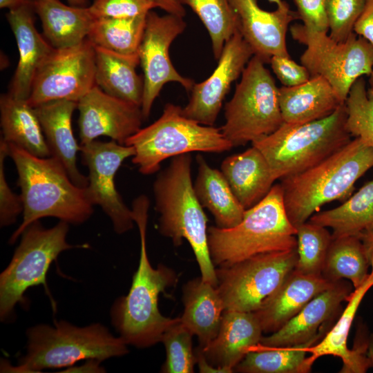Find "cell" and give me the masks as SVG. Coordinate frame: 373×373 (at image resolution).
<instances>
[{
    "label": "cell",
    "instance_id": "6da1fadb",
    "mask_svg": "<svg viewBox=\"0 0 373 373\" xmlns=\"http://www.w3.org/2000/svg\"><path fill=\"white\" fill-rule=\"evenodd\" d=\"M149 206L144 195L133 202V217L140 237L139 264L128 294L117 298L111 309V322L119 336L137 348L162 342L168 328L180 321L164 316L159 309V295L174 285L178 276L164 265L153 267L149 261L146 242Z\"/></svg>",
    "mask_w": 373,
    "mask_h": 373
},
{
    "label": "cell",
    "instance_id": "7a4b0ae2",
    "mask_svg": "<svg viewBox=\"0 0 373 373\" xmlns=\"http://www.w3.org/2000/svg\"><path fill=\"white\" fill-rule=\"evenodd\" d=\"M8 156L18 173L23 204L22 222L11 235L14 243L32 222L45 217H54L72 224L88 220L93 205L86 188L77 186L63 165L55 157H39L19 146L8 144Z\"/></svg>",
    "mask_w": 373,
    "mask_h": 373
},
{
    "label": "cell",
    "instance_id": "3957f363",
    "mask_svg": "<svg viewBox=\"0 0 373 373\" xmlns=\"http://www.w3.org/2000/svg\"><path fill=\"white\" fill-rule=\"evenodd\" d=\"M373 167V148L359 137L315 166L282 179L287 215L295 227L307 222L330 202L345 201L356 182Z\"/></svg>",
    "mask_w": 373,
    "mask_h": 373
},
{
    "label": "cell",
    "instance_id": "277c9868",
    "mask_svg": "<svg viewBox=\"0 0 373 373\" xmlns=\"http://www.w3.org/2000/svg\"><path fill=\"white\" fill-rule=\"evenodd\" d=\"M191 166V153L178 155L157 175L153 191L155 209L160 214L158 231L176 247L186 240L202 279L216 287V268L208 247V219L194 191Z\"/></svg>",
    "mask_w": 373,
    "mask_h": 373
},
{
    "label": "cell",
    "instance_id": "5b68a950",
    "mask_svg": "<svg viewBox=\"0 0 373 373\" xmlns=\"http://www.w3.org/2000/svg\"><path fill=\"white\" fill-rule=\"evenodd\" d=\"M296 228L287 215L282 186L276 184L245 211L237 225L209 227L208 247L214 266L224 267L258 254L296 249Z\"/></svg>",
    "mask_w": 373,
    "mask_h": 373
},
{
    "label": "cell",
    "instance_id": "8992f818",
    "mask_svg": "<svg viewBox=\"0 0 373 373\" xmlns=\"http://www.w3.org/2000/svg\"><path fill=\"white\" fill-rule=\"evenodd\" d=\"M26 354L18 364L1 372H39L45 369L72 367L78 361L102 362L128 352L127 344L101 323L79 327L66 321L53 325L39 324L26 331Z\"/></svg>",
    "mask_w": 373,
    "mask_h": 373
},
{
    "label": "cell",
    "instance_id": "52a82bcc",
    "mask_svg": "<svg viewBox=\"0 0 373 373\" xmlns=\"http://www.w3.org/2000/svg\"><path fill=\"white\" fill-rule=\"evenodd\" d=\"M347 110L341 104L330 115L297 124L283 123L273 133L251 143L265 157L276 180L303 172L346 145Z\"/></svg>",
    "mask_w": 373,
    "mask_h": 373
},
{
    "label": "cell",
    "instance_id": "ba28073f",
    "mask_svg": "<svg viewBox=\"0 0 373 373\" xmlns=\"http://www.w3.org/2000/svg\"><path fill=\"white\" fill-rule=\"evenodd\" d=\"M125 145L134 148L132 162L146 175L158 171L170 157L192 152L219 153L233 148L220 128L186 117L182 108L172 103L164 106L156 121L128 138Z\"/></svg>",
    "mask_w": 373,
    "mask_h": 373
},
{
    "label": "cell",
    "instance_id": "9c48e42d",
    "mask_svg": "<svg viewBox=\"0 0 373 373\" xmlns=\"http://www.w3.org/2000/svg\"><path fill=\"white\" fill-rule=\"evenodd\" d=\"M265 64L256 55L251 58L225 104V122L220 129L233 147L269 135L284 123L279 88Z\"/></svg>",
    "mask_w": 373,
    "mask_h": 373
},
{
    "label": "cell",
    "instance_id": "30bf717a",
    "mask_svg": "<svg viewBox=\"0 0 373 373\" xmlns=\"http://www.w3.org/2000/svg\"><path fill=\"white\" fill-rule=\"evenodd\" d=\"M68 224L59 220L46 229L37 220L23 231L10 263L0 274L1 321L13 318L17 304H26L24 294L30 287L43 285L52 300L46 276L59 255L74 247L66 241Z\"/></svg>",
    "mask_w": 373,
    "mask_h": 373
},
{
    "label": "cell",
    "instance_id": "8fae6325",
    "mask_svg": "<svg viewBox=\"0 0 373 373\" xmlns=\"http://www.w3.org/2000/svg\"><path fill=\"white\" fill-rule=\"evenodd\" d=\"M291 37L306 46L300 62L311 77L322 76L345 103L354 83L370 75L373 68V46L354 32L343 42L333 39L327 32L290 26Z\"/></svg>",
    "mask_w": 373,
    "mask_h": 373
},
{
    "label": "cell",
    "instance_id": "7c38bea8",
    "mask_svg": "<svg viewBox=\"0 0 373 373\" xmlns=\"http://www.w3.org/2000/svg\"><path fill=\"white\" fill-rule=\"evenodd\" d=\"M297 249L258 254L216 269L225 310L254 312L295 269Z\"/></svg>",
    "mask_w": 373,
    "mask_h": 373
},
{
    "label": "cell",
    "instance_id": "4fadbf2b",
    "mask_svg": "<svg viewBox=\"0 0 373 373\" xmlns=\"http://www.w3.org/2000/svg\"><path fill=\"white\" fill-rule=\"evenodd\" d=\"M95 50L88 39L54 48L39 68L27 102L32 107L55 100L77 102L95 86Z\"/></svg>",
    "mask_w": 373,
    "mask_h": 373
},
{
    "label": "cell",
    "instance_id": "5bb4252c",
    "mask_svg": "<svg viewBox=\"0 0 373 373\" xmlns=\"http://www.w3.org/2000/svg\"><path fill=\"white\" fill-rule=\"evenodd\" d=\"M186 27L184 17L168 13L159 15L152 10L146 15L138 50L144 78L141 110L144 119L149 117L155 99L166 84L177 82L187 91H191L195 84L176 70L169 55L172 42Z\"/></svg>",
    "mask_w": 373,
    "mask_h": 373
},
{
    "label": "cell",
    "instance_id": "9a60e30c",
    "mask_svg": "<svg viewBox=\"0 0 373 373\" xmlns=\"http://www.w3.org/2000/svg\"><path fill=\"white\" fill-rule=\"evenodd\" d=\"M84 164L88 169L86 194L91 204L99 206L110 218L114 231L124 233L133 227V212L117 191L115 177L124 160L135 155L132 146L111 140H94L81 144Z\"/></svg>",
    "mask_w": 373,
    "mask_h": 373
},
{
    "label": "cell",
    "instance_id": "2e32d148",
    "mask_svg": "<svg viewBox=\"0 0 373 373\" xmlns=\"http://www.w3.org/2000/svg\"><path fill=\"white\" fill-rule=\"evenodd\" d=\"M254 55L237 30L224 44L212 74L194 84L189 102L182 108L184 115L203 125L213 126L232 83L242 75Z\"/></svg>",
    "mask_w": 373,
    "mask_h": 373
},
{
    "label": "cell",
    "instance_id": "e0dca14e",
    "mask_svg": "<svg viewBox=\"0 0 373 373\" xmlns=\"http://www.w3.org/2000/svg\"><path fill=\"white\" fill-rule=\"evenodd\" d=\"M81 144L106 136L125 144L144 120L141 107L111 96L97 86L77 102Z\"/></svg>",
    "mask_w": 373,
    "mask_h": 373
},
{
    "label": "cell",
    "instance_id": "ac0fdd59",
    "mask_svg": "<svg viewBox=\"0 0 373 373\" xmlns=\"http://www.w3.org/2000/svg\"><path fill=\"white\" fill-rule=\"evenodd\" d=\"M229 1L237 15L238 30L254 55L265 63H269L274 55L289 56L287 32L291 22L298 19V16L286 1L271 12L262 9L256 0Z\"/></svg>",
    "mask_w": 373,
    "mask_h": 373
},
{
    "label": "cell",
    "instance_id": "d6986e66",
    "mask_svg": "<svg viewBox=\"0 0 373 373\" xmlns=\"http://www.w3.org/2000/svg\"><path fill=\"white\" fill-rule=\"evenodd\" d=\"M349 282L339 280L309 300L300 311L276 332L262 337L260 343L268 347H289L316 341L328 332L325 323L336 315L353 290Z\"/></svg>",
    "mask_w": 373,
    "mask_h": 373
},
{
    "label": "cell",
    "instance_id": "ffe728a7",
    "mask_svg": "<svg viewBox=\"0 0 373 373\" xmlns=\"http://www.w3.org/2000/svg\"><path fill=\"white\" fill-rule=\"evenodd\" d=\"M34 13L32 1V4L8 10L6 15L19 50V61L8 93L22 100L28 99L39 68L54 49L36 29Z\"/></svg>",
    "mask_w": 373,
    "mask_h": 373
},
{
    "label": "cell",
    "instance_id": "44dd1931",
    "mask_svg": "<svg viewBox=\"0 0 373 373\" xmlns=\"http://www.w3.org/2000/svg\"><path fill=\"white\" fill-rule=\"evenodd\" d=\"M262 329L254 312L224 310L215 338L201 349L213 367L233 372L249 350L260 342Z\"/></svg>",
    "mask_w": 373,
    "mask_h": 373
},
{
    "label": "cell",
    "instance_id": "7402d4cb",
    "mask_svg": "<svg viewBox=\"0 0 373 373\" xmlns=\"http://www.w3.org/2000/svg\"><path fill=\"white\" fill-rule=\"evenodd\" d=\"M334 283L322 275H307L294 269L254 312L262 332L272 334L278 331L309 300Z\"/></svg>",
    "mask_w": 373,
    "mask_h": 373
},
{
    "label": "cell",
    "instance_id": "603a6c76",
    "mask_svg": "<svg viewBox=\"0 0 373 373\" xmlns=\"http://www.w3.org/2000/svg\"><path fill=\"white\" fill-rule=\"evenodd\" d=\"M373 286V274L370 272L368 278L360 287L355 289L347 300L345 309L339 316L336 324L326 333L322 340L307 348L310 354L306 358L307 366L312 368L314 361L319 357L332 355L339 357L343 361L342 373H364L371 367L367 355V343L350 350L347 345L348 334L357 309L367 291Z\"/></svg>",
    "mask_w": 373,
    "mask_h": 373
},
{
    "label": "cell",
    "instance_id": "cb8c5ba5",
    "mask_svg": "<svg viewBox=\"0 0 373 373\" xmlns=\"http://www.w3.org/2000/svg\"><path fill=\"white\" fill-rule=\"evenodd\" d=\"M33 108L40 122L50 156L63 165L77 186L86 188L88 178L77 168V155L80 151V145L75 138L71 124L77 102L55 100Z\"/></svg>",
    "mask_w": 373,
    "mask_h": 373
},
{
    "label": "cell",
    "instance_id": "d4e9b609",
    "mask_svg": "<svg viewBox=\"0 0 373 373\" xmlns=\"http://www.w3.org/2000/svg\"><path fill=\"white\" fill-rule=\"evenodd\" d=\"M220 171L246 210L262 200L276 181L265 157L252 145L242 153L227 157Z\"/></svg>",
    "mask_w": 373,
    "mask_h": 373
},
{
    "label": "cell",
    "instance_id": "484cf974",
    "mask_svg": "<svg viewBox=\"0 0 373 373\" xmlns=\"http://www.w3.org/2000/svg\"><path fill=\"white\" fill-rule=\"evenodd\" d=\"M278 98L283 121L291 124L323 119L344 104L322 76H312L296 86H283Z\"/></svg>",
    "mask_w": 373,
    "mask_h": 373
},
{
    "label": "cell",
    "instance_id": "4316f807",
    "mask_svg": "<svg viewBox=\"0 0 373 373\" xmlns=\"http://www.w3.org/2000/svg\"><path fill=\"white\" fill-rule=\"evenodd\" d=\"M45 37L54 48H66L87 39L96 19L89 7L66 5L60 0H33Z\"/></svg>",
    "mask_w": 373,
    "mask_h": 373
},
{
    "label": "cell",
    "instance_id": "83f0119b",
    "mask_svg": "<svg viewBox=\"0 0 373 373\" xmlns=\"http://www.w3.org/2000/svg\"><path fill=\"white\" fill-rule=\"evenodd\" d=\"M184 312L180 322L198 338L200 347L209 345L216 336L222 314L223 301L216 287L202 278L188 282L183 287Z\"/></svg>",
    "mask_w": 373,
    "mask_h": 373
},
{
    "label": "cell",
    "instance_id": "f1b7e54d",
    "mask_svg": "<svg viewBox=\"0 0 373 373\" xmlns=\"http://www.w3.org/2000/svg\"><path fill=\"white\" fill-rule=\"evenodd\" d=\"M95 50V85L111 96L141 107L144 78L136 71L139 56L121 55L99 47Z\"/></svg>",
    "mask_w": 373,
    "mask_h": 373
},
{
    "label": "cell",
    "instance_id": "f546056e",
    "mask_svg": "<svg viewBox=\"0 0 373 373\" xmlns=\"http://www.w3.org/2000/svg\"><path fill=\"white\" fill-rule=\"evenodd\" d=\"M193 182L196 197L214 218L217 227L230 228L242 220L246 209L236 198L221 171L212 168L200 154Z\"/></svg>",
    "mask_w": 373,
    "mask_h": 373
},
{
    "label": "cell",
    "instance_id": "4dcf8cb0",
    "mask_svg": "<svg viewBox=\"0 0 373 373\" xmlns=\"http://www.w3.org/2000/svg\"><path fill=\"white\" fill-rule=\"evenodd\" d=\"M1 139L39 157H50L40 122L27 100L18 99L8 93L0 97Z\"/></svg>",
    "mask_w": 373,
    "mask_h": 373
},
{
    "label": "cell",
    "instance_id": "1f68e13d",
    "mask_svg": "<svg viewBox=\"0 0 373 373\" xmlns=\"http://www.w3.org/2000/svg\"><path fill=\"white\" fill-rule=\"evenodd\" d=\"M309 221L331 228L333 238L358 236L373 223V179L340 206L318 211L311 216Z\"/></svg>",
    "mask_w": 373,
    "mask_h": 373
},
{
    "label": "cell",
    "instance_id": "d6a6232c",
    "mask_svg": "<svg viewBox=\"0 0 373 373\" xmlns=\"http://www.w3.org/2000/svg\"><path fill=\"white\" fill-rule=\"evenodd\" d=\"M369 267L363 245L358 236L332 237L322 276L332 283L348 279L355 289L368 278Z\"/></svg>",
    "mask_w": 373,
    "mask_h": 373
},
{
    "label": "cell",
    "instance_id": "836d02e7",
    "mask_svg": "<svg viewBox=\"0 0 373 373\" xmlns=\"http://www.w3.org/2000/svg\"><path fill=\"white\" fill-rule=\"evenodd\" d=\"M316 341L289 347H268L258 343L252 347L235 371L245 373H307V348Z\"/></svg>",
    "mask_w": 373,
    "mask_h": 373
},
{
    "label": "cell",
    "instance_id": "e575fe53",
    "mask_svg": "<svg viewBox=\"0 0 373 373\" xmlns=\"http://www.w3.org/2000/svg\"><path fill=\"white\" fill-rule=\"evenodd\" d=\"M146 15L127 18H97L87 39L95 47L124 55H138Z\"/></svg>",
    "mask_w": 373,
    "mask_h": 373
},
{
    "label": "cell",
    "instance_id": "d590c367",
    "mask_svg": "<svg viewBox=\"0 0 373 373\" xmlns=\"http://www.w3.org/2000/svg\"><path fill=\"white\" fill-rule=\"evenodd\" d=\"M201 20L211 40L214 58L218 59L226 42L238 30V21L229 0H179Z\"/></svg>",
    "mask_w": 373,
    "mask_h": 373
},
{
    "label": "cell",
    "instance_id": "8d00e7d4",
    "mask_svg": "<svg viewBox=\"0 0 373 373\" xmlns=\"http://www.w3.org/2000/svg\"><path fill=\"white\" fill-rule=\"evenodd\" d=\"M296 228L298 259L294 269L307 275H322L332 233L327 227L309 220Z\"/></svg>",
    "mask_w": 373,
    "mask_h": 373
},
{
    "label": "cell",
    "instance_id": "74e56055",
    "mask_svg": "<svg viewBox=\"0 0 373 373\" xmlns=\"http://www.w3.org/2000/svg\"><path fill=\"white\" fill-rule=\"evenodd\" d=\"M345 104L347 131L373 148V93L367 88L363 77L354 83Z\"/></svg>",
    "mask_w": 373,
    "mask_h": 373
},
{
    "label": "cell",
    "instance_id": "f35d334b",
    "mask_svg": "<svg viewBox=\"0 0 373 373\" xmlns=\"http://www.w3.org/2000/svg\"><path fill=\"white\" fill-rule=\"evenodd\" d=\"M193 335L180 322V319L168 328L162 340L166 354L162 367V372H193L196 359L192 347Z\"/></svg>",
    "mask_w": 373,
    "mask_h": 373
},
{
    "label": "cell",
    "instance_id": "ab89813d",
    "mask_svg": "<svg viewBox=\"0 0 373 373\" xmlns=\"http://www.w3.org/2000/svg\"><path fill=\"white\" fill-rule=\"evenodd\" d=\"M367 0H326L325 10L329 36L336 41L347 40L354 32V25Z\"/></svg>",
    "mask_w": 373,
    "mask_h": 373
},
{
    "label": "cell",
    "instance_id": "60d3db41",
    "mask_svg": "<svg viewBox=\"0 0 373 373\" xmlns=\"http://www.w3.org/2000/svg\"><path fill=\"white\" fill-rule=\"evenodd\" d=\"M88 7L95 18H127L146 15L157 6L154 0H93Z\"/></svg>",
    "mask_w": 373,
    "mask_h": 373
},
{
    "label": "cell",
    "instance_id": "b9f144b4",
    "mask_svg": "<svg viewBox=\"0 0 373 373\" xmlns=\"http://www.w3.org/2000/svg\"><path fill=\"white\" fill-rule=\"evenodd\" d=\"M8 156L7 143L1 138L0 142V225L8 227L16 222L23 211L21 195L15 193L10 189L5 174V160Z\"/></svg>",
    "mask_w": 373,
    "mask_h": 373
},
{
    "label": "cell",
    "instance_id": "7bdbcfd3",
    "mask_svg": "<svg viewBox=\"0 0 373 373\" xmlns=\"http://www.w3.org/2000/svg\"><path fill=\"white\" fill-rule=\"evenodd\" d=\"M269 64L283 86H296L311 77L307 68L294 61L289 56L274 55L270 59Z\"/></svg>",
    "mask_w": 373,
    "mask_h": 373
},
{
    "label": "cell",
    "instance_id": "ee69618b",
    "mask_svg": "<svg viewBox=\"0 0 373 373\" xmlns=\"http://www.w3.org/2000/svg\"><path fill=\"white\" fill-rule=\"evenodd\" d=\"M293 1L303 25L312 30L327 32L329 26L325 10L326 0Z\"/></svg>",
    "mask_w": 373,
    "mask_h": 373
},
{
    "label": "cell",
    "instance_id": "f6af8a7d",
    "mask_svg": "<svg viewBox=\"0 0 373 373\" xmlns=\"http://www.w3.org/2000/svg\"><path fill=\"white\" fill-rule=\"evenodd\" d=\"M354 32L373 46V0H367L364 9L354 25Z\"/></svg>",
    "mask_w": 373,
    "mask_h": 373
},
{
    "label": "cell",
    "instance_id": "bcb514c9",
    "mask_svg": "<svg viewBox=\"0 0 373 373\" xmlns=\"http://www.w3.org/2000/svg\"><path fill=\"white\" fill-rule=\"evenodd\" d=\"M358 236L363 245L373 274V223L363 229Z\"/></svg>",
    "mask_w": 373,
    "mask_h": 373
},
{
    "label": "cell",
    "instance_id": "7dc6e473",
    "mask_svg": "<svg viewBox=\"0 0 373 373\" xmlns=\"http://www.w3.org/2000/svg\"><path fill=\"white\" fill-rule=\"evenodd\" d=\"M157 8L164 10L168 14L184 17L186 10L179 0H154Z\"/></svg>",
    "mask_w": 373,
    "mask_h": 373
},
{
    "label": "cell",
    "instance_id": "c3c4849f",
    "mask_svg": "<svg viewBox=\"0 0 373 373\" xmlns=\"http://www.w3.org/2000/svg\"><path fill=\"white\" fill-rule=\"evenodd\" d=\"M195 355L196 363L198 365L200 372L203 373H226V372L220 368H217L212 366L206 359L201 349L198 347L195 350Z\"/></svg>",
    "mask_w": 373,
    "mask_h": 373
},
{
    "label": "cell",
    "instance_id": "681fc988",
    "mask_svg": "<svg viewBox=\"0 0 373 373\" xmlns=\"http://www.w3.org/2000/svg\"><path fill=\"white\" fill-rule=\"evenodd\" d=\"M32 0H0V8L13 10L32 3Z\"/></svg>",
    "mask_w": 373,
    "mask_h": 373
},
{
    "label": "cell",
    "instance_id": "f907efd6",
    "mask_svg": "<svg viewBox=\"0 0 373 373\" xmlns=\"http://www.w3.org/2000/svg\"><path fill=\"white\" fill-rule=\"evenodd\" d=\"M367 355L370 361L371 367H373V334L370 335L368 340Z\"/></svg>",
    "mask_w": 373,
    "mask_h": 373
},
{
    "label": "cell",
    "instance_id": "816d5d0a",
    "mask_svg": "<svg viewBox=\"0 0 373 373\" xmlns=\"http://www.w3.org/2000/svg\"><path fill=\"white\" fill-rule=\"evenodd\" d=\"M69 5L74 6L87 7L88 0H66Z\"/></svg>",
    "mask_w": 373,
    "mask_h": 373
},
{
    "label": "cell",
    "instance_id": "f5cc1de1",
    "mask_svg": "<svg viewBox=\"0 0 373 373\" xmlns=\"http://www.w3.org/2000/svg\"><path fill=\"white\" fill-rule=\"evenodd\" d=\"M368 84L369 87L367 89L373 93V68L369 75Z\"/></svg>",
    "mask_w": 373,
    "mask_h": 373
},
{
    "label": "cell",
    "instance_id": "db71d44e",
    "mask_svg": "<svg viewBox=\"0 0 373 373\" xmlns=\"http://www.w3.org/2000/svg\"><path fill=\"white\" fill-rule=\"evenodd\" d=\"M268 1L270 3L276 4L277 6H282L285 3V1H283V0H268Z\"/></svg>",
    "mask_w": 373,
    "mask_h": 373
}]
</instances>
